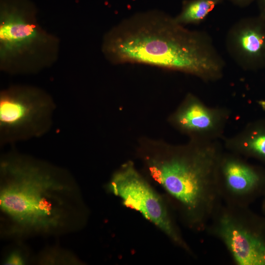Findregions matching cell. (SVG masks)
I'll return each mask as SVG.
<instances>
[{
    "instance_id": "9",
    "label": "cell",
    "mask_w": 265,
    "mask_h": 265,
    "mask_svg": "<svg viewBox=\"0 0 265 265\" xmlns=\"http://www.w3.org/2000/svg\"><path fill=\"white\" fill-rule=\"evenodd\" d=\"M225 46L231 58L243 70L265 68V19L258 15L235 22L227 32Z\"/></svg>"
},
{
    "instance_id": "8",
    "label": "cell",
    "mask_w": 265,
    "mask_h": 265,
    "mask_svg": "<svg viewBox=\"0 0 265 265\" xmlns=\"http://www.w3.org/2000/svg\"><path fill=\"white\" fill-rule=\"evenodd\" d=\"M231 111L225 107L210 106L188 94L170 117V122L190 139L212 141L223 138Z\"/></svg>"
},
{
    "instance_id": "4",
    "label": "cell",
    "mask_w": 265,
    "mask_h": 265,
    "mask_svg": "<svg viewBox=\"0 0 265 265\" xmlns=\"http://www.w3.org/2000/svg\"><path fill=\"white\" fill-rule=\"evenodd\" d=\"M0 18L2 71L10 74H31L53 62L58 41L38 25L32 11L18 3L6 4Z\"/></svg>"
},
{
    "instance_id": "14",
    "label": "cell",
    "mask_w": 265,
    "mask_h": 265,
    "mask_svg": "<svg viewBox=\"0 0 265 265\" xmlns=\"http://www.w3.org/2000/svg\"><path fill=\"white\" fill-rule=\"evenodd\" d=\"M230 2L234 5L240 7L244 8L250 5L254 0H225Z\"/></svg>"
},
{
    "instance_id": "13",
    "label": "cell",
    "mask_w": 265,
    "mask_h": 265,
    "mask_svg": "<svg viewBox=\"0 0 265 265\" xmlns=\"http://www.w3.org/2000/svg\"><path fill=\"white\" fill-rule=\"evenodd\" d=\"M26 263V258L21 251L18 250L11 252L3 262V265H21Z\"/></svg>"
},
{
    "instance_id": "5",
    "label": "cell",
    "mask_w": 265,
    "mask_h": 265,
    "mask_svg": "<svg viewBox=\"0 0 265 265\" xmlns=\"http://www.w3.org/2000/svg\"><path fill=\"white\" fill-rule=\"evenodd\" d=\"M56 106L45 91L27 85H14L0 93L1 145L38 138L51 129Z\"/></svg>"
},
{
    "instance_id": "15",
    "label": "cell",
    "mask_w": 265,
    "mask_h": 265,
    "mask_svg": "<svg viewBox=\"0 0 265 265\" xmlns=\"http://www.w3.org/2000/svg\"><path fill=\"white\" fill-rule=\"evenodd\" d=\"M257 4L259 15L265 19V0H258Z\"/></svg>"
},
{
    "instance_id": "1",
    "label": "cell",
    "mask_w": 265,
    "mask_h": 265,
    "mask_svg": "<svg viewBox=\"0 0 265 265\" xmlns=\"http://www.w3.org/2000/svg\"><path fill=\"white\" fill-rule=\"evenodd\" d=\"M0 209L2 231L11 237L70 232L88 216L68 171L15 152L0 159Z\"/></svg>"
},
{
    "instance_id": "2",
    "label": "cell",
    "mask_w": 265,
    "mask_h": 265,
    "mask_svg": "<svg viewBox=\"0 0 265 265\" xmlns=\"http://www.w3.org/2000/svg\"><path fill=\"white\" fill-rule=\"evenodd\" d=\"M103 51L114 63H141L178 71L204 82L223 77L225 62L206 32L191 30L167 14H135L105 35Z\"/></svg>"
},
{
    "instance_id": "10",
    "label": "cell",
    "mask_w": 265,
    "mask_h": 265,
    "mask_svg": "<svg viewBox=\"0 0 265 265\" xmlns=\"http://www.w3.org/2000/svg\"><path fill=\"white\" fill-rule=\"evenodd\" d=\"M244 158L224 151L219 166L218 182L220 195L236 206H243L247 199L265 181V175L259 168L249 163Z\"/></svg>"
},
{
    "instance_id": "7",
    "label": "cell",
    "mask_w": 265,
    "mask_h": 265,
    "mask_svg": "<svg viewBox=\"0 0 265 265\" xmlns=\"http://www.w3.org/2000/svg\"><path fill=\"white\" fill-rule=\"evenodd\" d=\"M233 205L218 209L213 232L223 242L238 265H265V232L256 226L243 211Z\"/></svg>"
},
{
    "instance_id": "16",
    "label": "cell",
    "mask_w": 265,
    "mask_h": 265,
    "mask_svg": "<svg viewBox=\"0 0 265 265\" xmlns=\"http://www.w3.org/2000/svg\"><path fill=\"white\" fill-rule=\"evenodd\" d=\"M258 104L263 109L265 110V99L259 101Z\"/></svg>"
},
{
    "instance_id": "3",
    "label": "cell",
    "mask_w": 265,
    "mask_h": 265,
    "mask_svg": "<svg viewBox=\"0 0 265 265\" xmlns=\"http://www.w3.org/2000/svg\"><path fill=\"white\" fill-rule=\"evenodd\" d=\"M224 149L219 140L190 139L187 144L163 145L143 155L152 179L173 200L192 228H205L218 209L219 166Z\"/></svg>"
},
{
    "instance_id": "6",
    "label": "cell",
    "mask_w": 265,
    "mask_h": 265,
    "mask_svg": "<svg viewBox=\"0 0 265 265\" xmlns=\"http://www.w3.org/2000/svg\"><path fill=\"white\" fill-rule=\"evenodd\" d=\"M107 188L120 198L125 206L140 213L174 243L191 252L163 198L140 174L132 161L125 163L113 174Z\"/></svg>"
},
{
    "instance_id": "12",
    "label": "cell",
    "mask_w": 265,
    "mask_h": 265,
    "mask_svg": "<svg viewBox=\"0 0 265 265\" xmlns=\"http://www.w3.org/2000/svg\"><path fill=\"white\" fill-rule=\"evenodd\" d=\"M225 0H186L183 1L180 12L174 19L186 26L197 25L204 22L209 14L218 4Z\"/></svg>"
},
{
    "instance_id": "11",
    "label": "cell",
    "mask_w": 265,
    "mask_h": 265,
    "mask_svg": "<svg viewBox=\"0 0 265 265\" xmlns=\"http://www.w3.org/2000/svg\"><path fill=\"white\" fill-rule=\"evenodd\" d=\"M223 145L227 151L265 163V118L249 122L236 134L225 138Z\"/></svg>"
}]
</instances>
